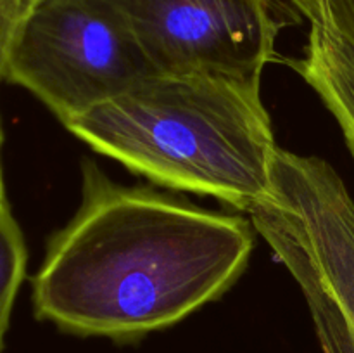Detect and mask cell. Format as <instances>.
Segmentation results:
<instances>
[{"mask_svg":"<svg viewBox=\"0 0 354 353\" xmlns=\"http://www.w3.org/2000/svg\"><path fill=\"white\" fill-rule=\"evenodd\" d=\"M82 203L33 279L41 320L83 338L131 343L223 296L248 266L254 227L144 185L82 168Z\"/></svg>","mask_w":354,"mask_h":353,"instance_id":"obj_1","label":"cell"},{"mask_svg":"<svg viewBox=\"0 0 354 353\" xmlns=\"http://www.w3.org/2000/svg\"><path fill=\"white\" fill-rule=\"evenodd\" d=\"M66 128L159 185L248 213L272 190L280 151L261 76L216 71L154 73Z\"/></svg>","mask_w":354,"mask_h":353,"instance_id":"obj_2","label":"cell"},{"mask_svg":"<svg viewBox=\"0 0 354 353\" xmlns=\"http://www.w3.org/2000/svg\"><path fill=\"white\" fill-rule=\"evenodd\" d=\"M248 215L299 286L322 353H354V199L334 166L280 149Z\"/></svg>","mask_w":354,"mask_h":353,"instance_id":"obj_3","label":"cell"},{"mask_svg":"<svg viewBox=\"0 0 354 353\" xmlns=\"http://www.w3.org/2000/svg\"><path fill=\"white\" fill-rule=\"evenodd\" d=\"M158 73L109 0H40L19 21L3 80L71 123Z\"/></svg>","mask_w":354,"mask_h":353,"instance_id":"obj_4","label":"cell"},{"mask_svg":"<svg viewBox=\"0 0 354 353\" xmlns=\"http://www.w3.org/2000/svg\"><path fill=\"white\" fill-rule=\"evenodd\" d=\"M158 73L263 76L297 21L287 0H109Z\"/></svg>","mask_w":354,"mask_h":353,"instance_id":"obj_5","label":"cell"},{"mask_svg":"<svg viewBox=\"0 0 354 353\" xmlns=\"http://www.w3.org/2000/svg\"><path fill=\"white\" fill-rule=\"evenodd\" d=\"M292 68L330 111L354 156V52L322 28L310 26L304 55Z\"/></svg>","mask_w":354,"mask_h":353,"instance_id":"obj_6","label":"cell"},{"mask_svg":"<svg viewBox=\"0 0 354 353\" xmlns=\"http://www.w3.org/2000/svg\"><path fill=\"white\" fill-rule=\"evenodd\" d=\"M26 244L9 204L0 208V353L12 315L17 291L26 273Z\"/></svg>","mask_w":354,"mask_h":353,"instance_id":"obj_7","label":"cell"},{"mask_svg":"<svg viewBox=\"0 0 354 353\" xmlns=\"http://www.w3.org/2000/svg\"><path fill=\"white\" fill-rule=\"evenodd\" d=\"M310 26L330 33L354 52V0H287Z\"/></svg>","mask_w":354,"mask_h":353,"instance_id":"obj_8","label":"cell"},{"mask_svg":"<svg viewBox=\"0 0 354 353\" xmlns=\"http://www.w3.org/2000/svg\"><path fill=\"white\" fill-rule=\"evenodd\" d=\"M23 14V0H0V82L3 80L7 54Z\"/></svg>","mask_w":354,"mask_h":353,"instance_id":"obj_9","label":"cell"},{"mask_svg":"<svg viewBox=\"0 0 354 353\" xmlns=\"http://www.w3.org/2000/svg\"><path fill=\"white\" fill-rule=\"evenodd\" d=\"M0 149H2V128H0ZM7 197H6V187H3V179H2V166H0V208L6 206Z\"/></svg>","mask_w":354,"mask_h":353,"instance_id":"obj_10","label":"cell"},{"mask_svg":"<svg viewBox=\"0 0 354 353\" xmlns=\"http://www.w3.org/2000/svg\"><path fill=\"white\" fill-rule=\"evenodd\" d=\"M38 2H40V0H23L24 14H26V12H28V10H30V9H31V7H33V6H37V3H38ZM24 14H23V16H24Z\"/></svg>","mask_w":354,"mask_h":353,"instance_id":"obj_11","label":"cell"}]
</instances>
